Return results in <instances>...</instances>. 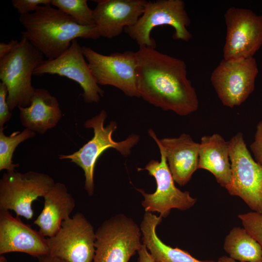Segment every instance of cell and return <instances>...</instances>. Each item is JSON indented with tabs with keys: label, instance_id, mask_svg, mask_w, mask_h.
Instances as JSON below:
<instances>
[{
	"label": "cell",
	"instance_id": "obj_1",
	"mask_svg": "<svg viewBox=\"0 0 262 262\" xmlns=\"http://www.w3.org/2000/svg\"><path fill=\"white\" fill-rule=\"evenodd\" d=\"M135 52L137 87L140 97L180 116L198 109L197 95L187 78L184 61L152 47H139Z\"/></svg>",
	"mask_w": 262,
	"mask_h": 262
},
{
	"label": "cell",
	"instance_id": "obj_2",
	"mask_svg": "<svg viewBox=\"0 0 262 262\" xmlns=\"http://www.w3.org/2000/svg\"><path fill=\"white\" fill-rule=\"evenodd\" d=\"M24 29L22 36L47 59L58 57L78 38L96 40L100 36L95 25L82 26L51 5L38 7L32 13L19 16Z\"/></svg>",
	"mask_w": 262,
	"mask_h": 262
},
{
	"label": "cell",
	"instance_id": "obj_3",
	"mask_svg": "<svg viewBox=\"0 0 262 262\" xmlns=\"http://www.w3.org/2000/svg\"><path fill=\"white\" fill-rule=\"evenodd\" d=\"M43 58V54L21 36L14 49L0 59V80L7 88L11 111L30 105L35 90L32 77Z\"/></svg>",
	"mask_w": 262,
	"mask_h": 262
},
{
	"label": "cell",
	"instance_id": "obj_4",
	"mask_svg": "<svg viewBox=\"0 0 262 262\" xmlns=\"http://www.w3.org/2000/svg\"><path fill=\"white\" fill-rule=\"evenodd\" d=\"M107 115L104 110L87 119L83 124L86 128L93 129V137L78 151L70 154H59L60 160L69 159L71 162L81 167L85 176L84 189L92 196L94 192V173L97 160L104 151L113 148L124 156L131 153V149L139 142V136L131 134L126 139L116 142L112 137L117 128V123L111 121L106 126L104 122Z\"/></svg>",
	"mask_w": 262,
	"mask_h": 262
},
{
	"label": "cell",
	"instance_id": "obj_5",
	"mask_svg": "<svg viewBox=\"0 0 262 262\" xmlns=\"http://www.w3.org/2000/svg\"><path fill=\"white\" fill-rule=\"evenodd\" d=\"M190 18L182 0H156L147 1L142 15L133 25L124 31L139 47L156 48V42L151 37V31L156 27L170 26L175 32V40L188 41L192 38L187 30Z\"/></svg>",
	"mask_w": 262,
	"mask_h": 262
},
{
	"label": "cell",
	"instance_id": "obj_6",
	"mask_svg": "<svg viewBox=\"0 0 262 262\" xmlns=\"http://www.w3.org/2000/svg\"><path fill=\"white\" fill-rule=\"evenodd\" d=\"M229 141L231 180L225 188L254 212L262 213V166L251 156L242 132Z\"/></svg>",
	"mask_w": 262,
	"mask_h": 262
},
{
	"label": "cell",
	"instance_id": "obj_7",
	"mask_svg": "<svg viewBox=\"0 0 262 262\" xmlns=\"http://www.w3.org/2000/svg\"><path fill=\"white\" fill-rule=\"evenodd\" d=\"M141 235L132 218L123 214L110 217L96 231L93 262H129L142 245Z\"/></svg>",
	"mask_w": 262,
	"mask_h": 262
},
{
	"label": "cell",
	"instance_id": "obj_8",
	"mask_svg": "<svg viewBox=\"0 0 262 262\" xmlns=\"http://www.w3.org/2000/svg\"><path fill=\"white\" fill-rule=\"evenodd\" d=\"M55 183L44 173L6 171L0 180V211H14L27 220L33 216L32 203L43 197Z\"/></svg>",
	"mask_w": 262,
	"mask_h": 262
},
{
	"label": "cell",
	"instance_id": "obj_9",
	"mask_svg": "<svg viewBox=\"0 0 262 262\" xmlns=\"http://www.w3.org/2000/svg\"><path fill=\"white\" fill-rule=\"evenodd\" d=\"M227 28L224 59L239 61L253 57L262 46V15L234 6L224 14Z\"/></svg>",
	"mask_w": 262,
	"mask_h": 262
},
{
	"label": "cell",
	"instance_id": "obj_10",
	"mask_svg": "<svg viewBox=\"0 0 262 262\" xmlns=\"http://www.w3.org/2000/svg\"><path fill=\"white\" fill-rule=\"evenodd\" d=\"M82 50L98 84L113 86L130 97H140L135 52L127 50L106 55L86 46H82Z\"/></svg>",
	"mask_w": 262,
	"mask_h": 262
},
{
	"label": "cell",
	"instance_id": "obj_11",
	"mask_svg": "<svg viewBox=\"0 0 262 262\" xmlns=\"http://www.w3.org/2000/svg\"><path fill=\"white\" fill-rule=\"evenodd\" d=\"M258 72L254 57L234 61L223 59L213 71L210 80L223 105L232 108L241 105L253 92Z\"/></svg>",
	"mask_w": 262,
	"mask_h": 262
},
{
	"label": "cell",
	"instance_id": "obj_12",
	"mask_svg": "<svg viewBox=\"0 0 262 262\" xmlns=\"http://www.w3.org/2000/svg\"><path fill=\"white\" fill-rule=\"evenodd\" d=\"M96 232L81 213L64 220L60 229L47 238L49 254L67 262H92L95 253Z\"/></svg>",
	"mask_w": 262,
	"mask_h": 262
},
{
	"label": "cell",
	"instance_id": "obj_13",
	"mask_svg": "<svg viewBox=\"0 0 262 262\" xmlns=\"http://www.w3.org/2000/svg\"><path fill=\"white\" fill-rule=\"evenodd\" d=\"M161 160L150 161L145 168L138 171L147 170L155 180L157 187L152 194L146 193L143 189H137L144 196L142 205L146 212H157L160 216L166 217L173 209L185 211L192 208L196 199L192 197L188 191L183 192L176 187L169 170L163 151L159 148Z\"/></svg>",
	"mask_w": 262,
	"mask_h": 262
},
{
	"label": "cell",
	"instance_id": "obj_14",
	"mask_svg": "<svg viewBox=\"0 0 262 262\" xmlns=\"http://www.w3.org/2000/svg\"><path fill=\"white\" fill-rule=\"evenodd\" d=\"M57 75L66 77L79 84L85 102L97 103L104 95V90L96 82L83 54L82 46L77 39L58 57L43 60L35 69L33 76Z\"/></svg>",
	"mask_w": 262,
	"mask_h": 262
},
{
	"label": "cell",
	"instance_id": "obj_15",
	"mask_svg": "<svg viewBox=\"0 0 262 262\" xmlns=\"http://www.w3.org/2000/svg\"><path fill=\"white\" fill-rule=\"evenodd\" d=\"M93 10L95 25L100 37L112 39L135 24L142 15L146 0H96Z\"/></svg>",
	"mask_w": 262,
	"mask_h": 262
},
{
	"label": "cell",
	"instance_id": "obj_16",
	"mask_svg": "<svg viewBox=\"0 0 262 262\" xmlns=\"http://www.w3.org/2000/svg\"><path fill=\"white\" fill-rule=\"evenodd\" d=\"M16 252L37 258L49 254L47 238L9 211H0V255Z\"/></svg>",
	"mask_w": 262,
	"mask_h": 262
},
{
	"label": "cell",
	"instance_id": "obj_17",
	"mask_svg": "<svg viewBox=\"0 0 262 262\" xmlns=\"http://www.w3.org/2000/svg\"><path fill=\"white\" fill-rule=\"evenodd\" d=\"M148 132L163 151L174 181L181 186L186 184L198 169L199 143L186 133L159 139L152 130Z\"/></svg>",
	"mask_w": 262,
	"mask_h": 262
},
{
	"label": "cell",
	"instance_id": "obj_18",
	"mask_svg": "<svg viewBox=\"0 0 262 262\" xmlns=\"http://www.w3.org/2000/svg\"><path fill=\"white\" fill-rule=\"evenodd\" d=\"M18 108L21 125L40 134L55 127L62 116L57 98L43 88L35 89L29 106Z\"/></svg>",
	"mask_w": 262,
	"mask_h": 262
},
{
	"label": "cell",
	"instance_id": "obj_19",
	"mask_svg": "<svg viewBox=\"0 0 262 262\" xmlns=\"http://www.w3.org/2000/svg\"><path fill=\"white\" fill-rule=\"evenodd\" d=\"M43 198V209L34 224L39 227L40 233L49 238L57 233L63 221L70 217L76 204L66 185L60 182H55Z\"/></svg>",
	"mask_w": 262,
	"mask_h": 262
},
{
	"label": "cell",
	"instance_id": "obj_20",
	"mask_svg": "<svg viewBox=\"0 0 262 262\" xmlns=\"http://www.w3.org/2000/svg\"><path fill=\"white\" fill-rule=\"evenodd\" d=\"M211 172L216 181L226 188L231 182L229 141L218 133L205 135L199 143L198 169Z\"/></svg>",
	"mask_w": 262,
	"mask_h": 262
},
{
	"label": "cell",
	"instance_id": "obj_21",
	"mask_svg": "<svg viewBox=\"0 0 262 262\" xmlns=\"http://www.w3.org/2000/svg\"><path fill=\"white\" fill-rule=\"evenodd\" d=\"M162 221V217L146 212L140 227L143 244L149 251L154 262H215L197 260L186 251L172 247L163 243L156 232L157 226Z\"/></svg>",
	"mask_w": 262,
	"mask_h": 262
},
{
	"label": "cell",
	"instance_id": "obj_22",
	"mask_svg": "<svg viewBox=\"0 0 262 262\" xmlns=\"http://www.w3.org/2000/svg\"><path fill=\"white\" fill-rule=\"evenodd\" d=\"M229 257L239 262H262V247L244 229L232 228L223 245Z\"/></svg>",
	"mask_w": 262,
	"mask_h": 262
},
{
	"label": "cell",
	"instance_id": "obj_23",
	"mask_svg": "<svg viewBox=\"0 0 262 262\" xmlns=\"http://www.w3.org/2000/svg\"><path fill=\"white\" fill-rule=\"evenodd\" d=\"M3 130L4 127L0 128V170L14 171L19 166L12 160L16 148L24 141L33 138L36 133L25 128L22 131H15L7 136Z\"/></svg>",
	"mask_w": 262,
	"mask_h": 262
},
{
	"label": "cell",
	"instance_id": "obj_24",
	"mask_svg": "<svg viewBox=\"0 0 262 262\" xmlns=\"http://www.w3.org/2000/svg\"><path fill=\"white\" fill-rule=\"evenodd\" d=\"M51 5L71 16L79 25H95L93 11L86 0H51Z\"/></svg>",
	"mask_w": 262,
	"mask_h": 262
},
{
	"label": "cell",
	"instance_id": "obj_25",
	"mask_svg": "<svg viewBox=\"0 0 262 262\" xmlns=\"http://www.w3.org/2000/svg\"><path fill=\"white\" fill-rule=\"evenodd\" d=\"M244 228L262 247V213L251 212L239 214Z\"/></svg>",
	"mask_w": 262,
	"mask_h": 262
},
{
	"label": "cell",
	"instance_id": "obj_26",
	"mask_svg": "<svg viewBox=\"0 0 262 262\" xmlns=\"http://www.w3.org/2000/svg\"><path fill=\"white\" fill-rule=\"evenodd\" d=\"M51 0H13L12 4L21 15L34 12L40 5H51Z\"/></svg>",
	"mask_w": 262,
	"mask_h": 262
},
{
	"label": "cell",
	"instance_id": "obj_27",
	"mask_svg": "<svg viewBox=\"0 0 262 262\" xmlns=\"http://www.w3.org/2000/svg\"><path fill=\"white\" fill-rule=\"evenodd\" d=\"M8 92L6 85L0 82V128L3 127L4 125L10 120L12 114L8 102Z\"/></svg>",
	"mask_w": 262,
	"mask_h": 262
},
{
	"label": "cell",
	"instance_id": "obj_28",
	"mask_svg": "<svg viewBox=\"0 0 262 262\" xmlns=\"http://www.w3.org/2000/svg\"><path fill=\"white\" fill-rule=\"evenodd\" d=\"M250 148L254 159L262 166V120L257 125L254 139Z\"/></svg>",
	"mask_w": 262,
	"mask_h": 262
},
{
	"label": "cell",
	"instance_id": "obj_29",
	"mask_svg": "<svg viewBox=\"0 0 262 262\" xmlns=\"http://www.w3.org/2000/svg\"><path fill=\"white\" fill-rule=\"evenodd\" d=\"M18 40H11L8 43L1 42L0 43V59L3 57L16 46L18 43Z\"/></svg>",
	"mask_w": 262,
	"mask_h": 262
},
{
	"label": "cell",
	"instance_id": "obj_30",
	"mask_svg": "<svg viewBox=\"0 0 262 262\" xmlns=\"http://www.w3.org/2000/svg\"><path fill=\"white\" fill-rule=\"evenodd\" d=\"M138 258L137 262H154L146 246L142 244L137 251Z\"/></svg>",
	"mask_w": 262,
	"mask_h": 262
},
{
	"label": "cell",
	"instance_id": "obj_31",
	"mask_svg": "<svg viewBox=\"0 0 262 262\" xmlns=\"http://www.w3.org/2000/svg\"><path fill=\"white\" fill-rule=\"evenodd\" d=\"M38 262H67L63 260L49 254H47L38 257Z\"/></svg>",
	"mask_w": 262,
	"mask_h": 262
},
{
	"label": "cell",
	"instance_id": "obj_32",
	"mask_svg": "<svg viewBox=\"0 0 262 262\" xmlns=\"http://www.w3.org/2000/svg\"><path fill=\"white\" fill-rule=\"evenodd\" d=\"M217 262H237L236 261L229 256H223L220 257Z\"/></svg>",
	"mask_w": 262,
	"mask_h": 262
},
{
	"label": "cell",
	"instance_id": "obj_33",
	"mask_svg": "<svg viewBox=\"0 0 262 262\" xmlns=\"http://www.w3.org/2000/svg\"><path fill=\"white\" fill-rule=\"evenodd\" d=\"M0 262H7V260L3 255L0 256Z\"/></svg>",
	"mask_w": 262,
	"mask_h": 262
},
{
	"label": "cell",
	"instance_id": "obj_34",
	"mask_svg": "<svg viewBox=\"0 0 262 262\" xmlns=\"http://www.w3.org/2000/svg\"></svg>",
	"mask_w": 262,
	"mask_h": 262
}]
</instances>
